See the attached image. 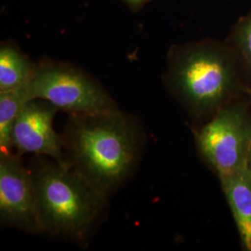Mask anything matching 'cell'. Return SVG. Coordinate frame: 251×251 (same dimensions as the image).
<instances>
[{
	"instance_id": "6da1fadb",
	"label": "cell",
	"mask_w": 251,
	"mask_h": 251,
	"mask_svg": "<svg viewBox=\"0 0 251 251\" xmlns=\"http://www.w3.org/2000/svg\"><path fill=\"white\" fill-rule=\"evenodd\" d=\"M61 136L64 163L108 198L134 174L146 145L139 117L120 109L70 114Z\"/></svg>"
},
{
	"instance_id": "7a4b0ae2",
	"label": "cell",
	"mask_w": 251,
	"mask_h": 251,
	"mask_svg": "<svg viewBox=\"0 0 251 251\" xmlns=\"http://www.w3.org/2000/svg\"><path fill=\"white\" fill-rule=\"evenodd\" d=\"M162 80L198 126L248 90L233 47L209 38L171 46Z\"/></svg>"
},
{
	"instance_id": "3957f363",
	"label": "cell",
	"mask_w": 251,
	"mask_h": 251,
	"mask_svg": "<svg viewBox=\"0 0 251 251\" xmlns=\"http://www.w3.org/2000/svg\"><path fill=\"white\" fill-rule=\"evenodd\" d=\"M29 169L43 233L87 246L106 217L109 198L65 163L36 156Z\"/></svg>"
},
{
	"instance_id": "277c9868",
	"label": "cell",
	"mask_w": 251,
	"mask_h": 251,
	"mask_svg": "<svg viewBox=\"0 0 251 251\" xmlns=\"http://www.w3.org/2000/svg\"><path fill=\"white\" fill-rule=\"evenodd\" d=\"M30 100H44L69 114L118 110L117 101L90 73L66 61L44 57L26 87Z\"/></svg>"
},
{
	"instance_id": "5b68a950",
	"label": "cell",
	"mask_w": 251,
	"mask_h": 251,
	"mask_svg": "<svg viewBox=\"0 0 251 251\" xmlns=\"http://www.w3.org/2000/svg\"><path fill=\"white\" fill-rule=\"evenodd\" d=\"M198 151L218 176L246 167L251 145V100H233L195 130Z\"/></svg>"
},
{
	"instance_id": "8992f818",
	"label": "cell",
	"mask_w": 251,
	"mask_h": 251,
	"mask_svg": "<svg viewBox=\"0 0 251 251\" xmlns=\"http://www.w3.org/2000/svg\"><path fill=\"white\" fill-rule=\"evenodd\" d=\"M20 155L0 153V224L5 228L42 234L34 179Z\"/></svg>"
},
{
	"instance_id": "52a82bcc",
	"label": "cell",
	"mask_w": 251,
	"mask_h": 251,
	"mask_svg": "<svg viewBox=\"0 0 251 251\" xmlns=\"http://www.w3.org/2000/svg\"><path fill=\"white\" fill-rule=\"evenodd\" d=\"M59 109L44 100H32L22 108L12 127L11 144L19 154L32 153L63 161L62 136L53 128Z\"/></svg>"
},
{
	"instance_id": "ba28073f",
	"label": "cell",
	"mask_w": 251,
	"mask_h": 251,
	"mask_svg": "<svg viewBox=\"0 0 251 251\" xmlns=\"http://www.w3.org/2000/svg\"><path fill=\"white\" fill-rule=\"evenodd\" d=\"M219 178L233 213L243 251H251V173L244 167Z\"/></svg>"
},
{
	"instance_id": "9c48e42d",
	"label": "cell",
	"mask_w": 251,
	"mask_h": 251,
	"mask_svg": "<svg viewBox=\"0 0 251 251\" xmlns=\"http://www.w3.org/2000/svg\"><path fill=\"white\" fill-rule=\"evenodd\" d=\"M36 62H33L11 40L0 44V92L26 88L31 82Z\"/></svg>"
},
{
	"instance_id": "30bf717a",
	"label": "cell",
	"mask_w": 251,
	"mask_h": 251,
	"mask_svg": "<svg viewBox=\"0 0 251 251\" xmlns=\"http://www.w3.org/2000/svg\"><path fill=\"white\" fill-rule=\"evenodd\" d=\"M29 100L26 88L0 92V153L12 152V127L22 108Z\"/></svg>"
},
{
	"instance_id": "8fae6325",
	"label": "cell",
	"mask_w": 251,
	"mask_h": 251,
	"mask_svg": "<svg viewBox=\"0 0 251 251\" xmlns=\"http://www.w3.org/2000/svg\"><path fill=\"white\" fill-rule=\"evenodd\" d=\"M228 43L239 57L249 86L251 82V10L234 25Z\"/></svg>"
},
{
	"instance_id": "7c38bea8",
	"label": "cell",
	"mask_w": 251,
	"mask_h": 251,
	"mask_svg": "<svg viewBox=\"0 0 251 251\" xmlns=\"http://www.w3.org/2000/svg\"><path fill=\"white\" fill-rule=\"evenodd\" d=\"M121 1L128 7V9L133 11H139L151 0H121Z\"/></svg>"
},
{
	"instance_id": "4fadbf2b",
	"label": "cell",
	"mask_w": 251,
	"mask_h": 251,
	"mask_svg": "<svg viewBox=\"0 0 251 251\" xmlns=\"http://www.w3.org/2000/svg\"><path fill=\"white\" fill-rule=\"evenodd\" d=\"M246 168H247L251 173V148H250V152H249V154H248V159H247Z\"/></svg>"
},
{
	"instance_id": "5bb4252c",
	"label": "cell",
	"mask_w": 251,
	"mask_h": 251,
	"mask_svg": "<svg viewBox=\"0 0 251 251\" xmlns=\"http://www.w3.org/2000/svg\"><path fill=\"white\" fill-rule=\"evenodd\" d=\"M247 94H248V96H249V98L251 99V84L248 86V90H247Z\"/></svg>"
}]
</instances>
